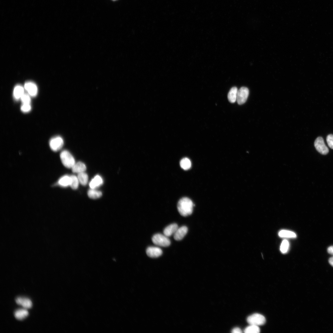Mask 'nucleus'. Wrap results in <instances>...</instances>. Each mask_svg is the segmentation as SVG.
Returning <instances> with one entry per match:
<instances>
[{"instance_id":"nucleus-14","label":"nucleus","mask_w":333,"mask_h":333,"mask_svg":"<svg viewBox=\"0 0 333 333\" xmlns=\"http://www.w3.org/2000/svg\"><path fill=\"white\" fill-rule=\"evenodd\" d=\"M13 97L16 100L20 99L21 97L24 93V89L21 85H18L15 86L13 91Z\"/></svg>"},{"instance_id":"nucleus-5","label":"nucleus","mask_w":333,"mask_h":333,"mask_svg":"<svg viewBox=\"0 0 333 333\" xmlns=\"http://www.w3.org/2000/svg\"><path fill=\"white\" fill-rule=\"evenodd\" d=\"M249 94L248 88L242 87L238 90L236 101L239 105H241L245 103L246 101Z\"/></svg>"},{"instance_id":"nucleus-32","label":"nucleus","mask_w":333,"mask_h":333,"mask_svg":"<svg viewBox=\"0 0 333 333\" xmlns=\"http://www.w3.org/2000/svg\"></svg>"},{"instance_id":"nucleus-19","label":"nucleus","mask_w":333,"mask_h":333,"mask_svg":"<svg viewBox=\"0 0 333 333\" xmlns=\"http://www.w3.org/2000/svg\"><path fill=\"white\" fill-rule=\"evenodd\" d=\"M71 182L70 176L64 175L61 177L59 180L58 183L60 186L66 187L70 186Z\"/></svg>"},{"instance_id":"nucleus-18","label":"nucleus","mask_w":333,"mask_h":333,"mask_svg":"<svg viewBox=\"0 0 333 333\" xmlns=\"http://www.w3.org/2000/svg\"><path fill=\"white\" fill-rule=\"evenodd\" d=\"M279 236L282 238H295L297 236L295 233L290 231L282 230L279 231Z\"/></svg>"},{"instance_id":"nucleus-8","label":"nucleus","mask_w":333,"mask_h":333,"mask_svg":"<svg viewBox=\"0 0 333 333\" xmlns=\"http://www.w3.org/2000/svg\"><path fill=\"white\" fill-rule=\"evenodd\" d=\"M147 255L151 258H157L161 256L162 253V249L159 248L155 247H149L146 250Z\"/></svg>"},{"instance_id":"nucleus-17","label":"nucleus","mask_w":333,"mask_h":333,"mask_svg":"<svg viewBox=\"0 0 333 333\" xmlns=\"http://www.w3.org/2000/svg\"><path fill=\"white\" fill-rule=\"evenodd\" d=\"M28 311L25 309H19L16 310L14 313V316L17 319L23 320L28 315Z\"/></svg>"},{"instance_id":"nucleus-15","label":"nucleus","mask_w":333,"mask_h":333,"mask_svg":"<svg viewBox=\"0 0 333 333\" xmlns=\"http://www.w3.org/2000/svg\"><path fill=\"white\" fill-rule=\"evenodd\" d=\"M103 180L101 177L99 175H97L91 180L89 183V186L92 189H95L102 184Z\"/></svg>"},{"instance_id":"nucleus-13","label":"nucleus","mask_w":333,"mask_h":333,"mask_svg":"<svg viewBox=\"0 0 333 333\" xmlns=\"http://www.w3.org/2000/svg\"><path fill=\"white\" fill-rule=\"evenodd\" d=\"M72 171L74 173H79L84 172L86 170V167L84 163L81 162L75 163L72 167Z\"/></svg>"},{"instance_id":"nucleus-6","label":"nucleus","mask_w":333,"mask_h":333,"mask_svg":"<svg viewBox=\"0 0 333 333\" xmlns=\"http://www.w3.org/2000/svg\"><path fill=\"white\" fill-rule=\"evenodd\" d=\"M64 140L60 136H56L52 138L49 141V146L53 151H57L60 150L63 146Z\"/></svg>"},{"instance_id":"nucleus-27","label":"nucleus","mask_w":333,"mask_h":333,"mask_svg":"<svg viewBox=\"0 0 333 333\" xmlns=\"http://www.w3.org/2000/svg\"><path fill=\"white\" fill-rule=\"evenodd\" d=\"M31 109V107L30 104H23L21 106V111L24 113L30 112Z\"/></svg>"},{"instance_id":"nucleus-23","label":"nucleus","mask_w":333,"mask_h":333,"mask_svg":"<svg viewBox=\"0 0 333 333\" xmlns=\"http://www.w3.org/2000/svg\"><path fill=\"white\" fill-rule=\"evenodd\" d=\"M260 329L258 326L250 325L244 330L245 333H258L260 332Z\"/></svg>"},{"instance_id":"nucleus-10","label":"nucleus","mask_w":333,"mask_h":333,"mask_svg":"<svg viewBox=\"0 0 333 333\" xmlns=\"http://www.w3.org/2000/svg\"><path fill=\"white\" fill-rule=\"evenodd\" d=\"M187 232L188 228L186 226H182L178 228L174 234V238L175 240H181L183 238Z\"/></svg>"},{"instance_id":"nucleus-9","label":"nucleus","mask_w":333,"mask_h":333,"mask_svg":"<svg viewBox=\"0 0 333 333\" xmlns=\"http://www.w3.org/2000/svg\"><path fill=\"white\" fill-rule=\"evenodd\" d=\"M24 88L30 96L35 97L37 95L38 88L34 83L31 82H27L25 84Z\"/></svg>"},{"instance_id":"nucleus-21","label":"nucleus","mask_w":333,"mask_h":333,"mask_svg":"<svg viewBox=\"0 0 333 333\" xmlns=\"http://www.w3.org/2000/svg\"><path fill=\"white\" fill-rule=\"evenodd\" d=\"M77 178L79 182L83 185H85L88 183V176L84 172L78 173Z\"/></svg>"},{"instance_id":"nucleus-22","label":"nucleus","mask_w":333,"mask_h":333,"mask_svg":"<svg viewBox=\"0 0 333 333\" xmlns=\"http://www.w3.org/2000/svg\"><path fill=\"white\" fill-rule=\"evenodd\" d=\"M88 197L91 199H96L101 197L102 195V193L100 191L91 188L88 191Z\"/></svg>"},{"instance_id":"nucleus-31","label":"nucleus","mask_w":333,"mask_h":333,"mask_svg":"<svg viewBox=\"0 0 333 333\" xmlns=\"http://www.w3.org/2000/svg\"><path fill=\"white\" fill-rule=\"evenodd\" d=\"M329 262L330 264L333 267V256L329 259Z\"/></svg>"},{"instance_id":"nucleus-26","label":"nucleus","mask_w":333,"mask_h":333,"mask_svg":"<svg viewBox=\"0 0 333 333\" xmlns=\"http://www.w3.org/2000/svg\"><path fill=\"white\" fill-rule=\"evenodd\" d=\"M30 96L29 94L24 93L20 98L22 104H30L31 100Z\"/></svg>"},{"instance_id":"nucleus-25","label":"nucleus","mask_w":333,"mask_h":333,"mask_svg":"<svg viewBox=\"0 0 333 333\" xmlns=\"http://www.w3.org/2000/svg\"><path fill=\"white\" fill-rule=\"evenodd\" d=\"M289 247V243L288 241L286 240H283L280 246L281 251L283 253H286L288 250Z\"/></svg>"},{"instance_id":"nucleus-2","label":"nucleus","mask_w":333,"mask_h":333,"mask_svg":"<svg viewBox=\"0 0 333 333\" xmlns=\"http://www.w3.org/2000/svg\"><path fill=\"white\" fill-rule=\"evenodd\" d=\"M60 156L62 163L67 168H72L75 163L73 157L67 150L62 151Z\"/></svg>"},{"instance_id":"nucleus-16","label":"nucleus","mask_w":333,"mask_h":333,"mask_svg":"<svg viewBox=\"0 0 333 333\" xmlns=\"http://www.w3.org/2000/svg\"><path fill=\"white\" fill-rule=\"evenodd\" d=\"M238 89L236 87L231 88L228 95L229 101L231 103H234L236 101Z\"/></svg>"},{"instance_id":"nucleus-28","label":"nucleus","mask_w":333,"mask_h":333,"mask_svg":"<svg viewBox=\"0 0 333 333\" xmlns=\"http://www.w3.org/2000/svg\"><path fill=\"white\" fill-rule=\"evenodd\" d=\"M326 140L329 146L333 149V135L330 134L328 135L327 137Z\"/></svg>"},{"instance_id":"nucleus-29","label":"nucleus","mask_w":333,"mask_h":333,"mask_svg":"<svg viewBox=\"0 0 333 333\" xmlns=\"http://www.w3.org/2000/svg\"><path fill=\"white\" fill-rule=\"evenodd\" d=\"M231 332L233 333H241L242 332V330L238 327H235L233 328Z\"/></svg>"},{"instance_id":"nucleus-30","label":"nucleus","mask_w":333,"mask_h":333,"mask_svg":"<svg viewBox=\"0 0 333 333\" xmlns=\"http://www.w3.org/2000/svg\"><path fill=\"white\" fill-rule=\"evenodd\" d=\"M328 253L333 255V246L329 247L327 249Z\"/></svg>"},{"instance_id":"nucleus-7","label":"nucleus","mask_w":333,"mask_h":333,"mask_svg":"<svg viewBox=\"0 0 333 333\" xmlns=\"http://www.w3.org/2000/svg\"><path fill=\"white\" fill-rule=\"evenodd\" d=\"M314 146L316 150L320 154L326 155L328 153V149L325 145L322 137H319L316 139L314 142Z\"/></svg>"},{"instance_id":"nucleus-4","label":"nucleus","mask_w":333,"mask_h":333,"mask_svg":"<svg viewBox=\"0 0 333 333\" xmlns=\"http://www.w3.org/2000/svg\"><path fill=\"white\" fill-rule=\"evenodd\" d=\"M247 321L250 325L258 326L264 324L265 322L266 319L265 317L262 314L255 313L248 316Z\"/></svg>"},{"instance_id":"nucleus-3","label":"nucleus","mask_w":333,"mask_h":333,"mask_svg":"<svg viewBox=\"0 0 333 333\" xmlns=\"http://www.w3.org/2000/svg\"><path fill=\"white\" fill-rule=\"evenodd\" d=\"M152 240L155 245L162 247H168L171 244V241L168 237L160 233L154 235L152 238Z\"/></svg>"},{"instance_id":"nucleus-1","label":"nucleus","mask_w":333,"mask_h":333,"mask_svg":"<svg viewBox=\"0 0 333 333\" xmlns=\"http://www.w3.org/2000/svg\"><path fill=\"white\" fill-rule=\"evenodd\" d=\"M194 205L192 201L189 198L184 197L181 199L177 204V209L180 214L186 217L191 215L192 213Z\"/></svg>"},{"instance_id":"nucleus-12","label":"nucleus","mask_w":333,"mask_h":333,"mask_svg":"<svg viewBox=\"0 0 333 333\" xmlns=\"http://www.w3.org/2000/svg\"><path fill=\"white\" fill-rule=\"evenodd\" d=\"M178 228V225L175 223L171 224L166 227L163 231L164 234L167 237L174 234Z\"/></svg>"},{"instance_id":"nucleus-24","label":"nucleus","mask_w":333,"mask_h":333,"mask_svg":"<svg viewBox=\"0 0 333 333\" xmlns=\"http://www.w3.org/2000/svg\"><path fill=\"white\" fill-rule=\"evenodd\" d=\"M71 182L70 186L73 189H76L78 187L79 181L77 177L74 175L70 176Z\"/></svg>"},{"instance_id":"nucleus-11","label":"nucleus","mask_w":333,"mask_h":333,"mask_svg":"<svg viewBox=\"0 0 333 333\" xmlns=\"http://www.w3.org/2000/svg\"><path fill=\"white\" fill-rule=\"evenodd\" d=\"M15 302L18 304L21 305L25 309H29L32 306L31 301L27 298L18 297L16 299Z\"/></svg>"},{"instance_id":"nucleus-20","label":"nucleus","mask_w":333,"mask_h":333,"mask_svg":"<svg viewBox=\"0 0 333 333\" xmlns=\"http://www.w3.org/2000/svg\"><path fill=\"white\" fill-rule=\"evenodd\" d=\"M180 164L181 167L185 170H188L191 166V162L187 158L182 159L180 161Z\"/></svg>"}]
</instances>
